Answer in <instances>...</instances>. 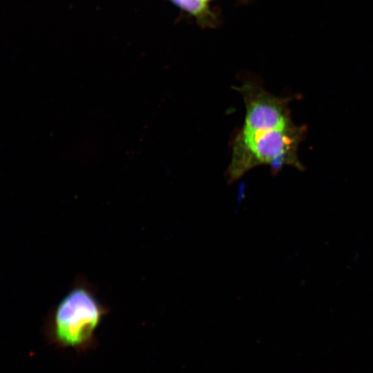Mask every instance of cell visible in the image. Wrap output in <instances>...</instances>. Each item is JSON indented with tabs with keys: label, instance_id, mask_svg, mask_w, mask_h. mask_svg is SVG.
Masks as SVG:
<instances>
[{
	"label": "cell",
	"instance_id": "obj_1",
	"mask_svg": "<svg viewBox=\"0 0 373 373\" xmlns=\"http://www.w3.org/2000/svg\"><path fill=\"white\" fill-rule=\"evenodd\" d=\"M244 124L232 141L228 182L239 179L251 169L269 165L277 171L285 164L298 165L296 151L299 131L290 120L287 100L260 85L245 88Z\"/></svg>",
	"mask_w": 373,
	"mask_h": 373
},
{
	"label": "cell",
	"instance_id": "obj_2",
	"mask_svg": "<svg viewBox=\"0 0 373 373\" xmlns=\"http://www.w3.org/2000/svg\"><path fill=\"white\" fill-rule=\"evenodd\" d=\"M108 312L94 286L79 276L46 316V335L61 347L87 349L95 343V332Z\"/></svg>",
	"mask_w": 373,
	"mask_h": 373
},
{
	"label": "cell",
	"instance_id": "obj_3",
	"mask_svg": "<svg viewBox=\"0 0 373 373\" xmlns=\"http://www.w3.org/2000/svg\"><path fill=\"white\" fill-rule=\"evenodd\" d=\"M174 4L190 13L191 15L203 19L209 15V11L204 0H171Z\"/></svg>",
	"mask_w": 373,
	"mask_h": 373
}]
</instances>
